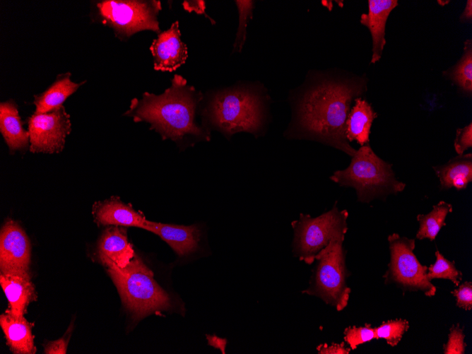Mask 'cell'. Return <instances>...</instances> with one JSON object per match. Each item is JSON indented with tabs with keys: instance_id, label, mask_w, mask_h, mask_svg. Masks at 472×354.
Returning a JSON list of instances; mask_svg holds the SVG:
<instances>
[{
	"instance_id": "cell-1",
	"label": "cell",
	"mask_w": 472,
	"mask_h": 354,
	"mask_svg": "<svg viewBox=\"0 0 472 354\" xmlns=\"http://www.w3.org/2000/svg\"><path fill=\"white\" fill-rule=\"evenodd\" d=\"M362 89L353 81L328 79L307 88L293 102L288 136L317 141L352 157L356 150L346 138V122Z\"/></svg>"
},
{
	"instance_id": "cell-2",
	"label": "cell",
	"mask_w": 472,
	"mask_h": 354,
	"mask_svg": "<svg viewBox=\"0 0 472 354\" xmlns=\"http://www.w3.org/2000/svg\"><path fill=\"white\" fill-rule=\"evenodd\" d=\"M201 93L188 85L181 76L175 75L171 86L161 95L145 92L142 98H134L125 115L135 122H146L163 138L180 140L185 137L209 139L194 121L195 110Z\"/></svg>"
},
{
	"instance_id": "cell-3",
	"label": "cell",
	"mask_w": 472,
	"mask_h": 354,
	"mask_svg": "<svg viewBox=\"0 0 472 354\" xmlns=\"http://www.w3.org/2000/svg\"><path fill=\"white\" fill-rule=\"evenodd\" d=\"M330 179L341 187L355 189L358 200L362 203L385 199L406 187L405 183L396 179L391 165L377 156L368 143L356 151L349 165L335 171Z\"/></svg>"
},
{
	"instance_id": "cell-4",
	"label": "cell",
	"mask_w": 472,
	"mask_h": 354,
	"mask_svg": "<svg viewBox=\"0 0 472 354\" xmlns=\"http://www.w3.org/2000/svg\"><path fill=\"white\" fill-rule=\"evenodd\" d=\"M123 303L136 318L170 306L167 294L159 286L153 272L136 255L124 269L107 267Z\"/></svg>"
},
{
	"instance_id": "cell-5",
	"label": "cell",
	"mask_w": 472,
	"mask_h": 354,
	"mask_svg": "<svg viewBox=\"0 0 472 354\" xmlns=\"http://www.w3.org/2000/svg\"><path fill=\"white\" fill-rule=\"evenodd\" d=\"M261 98L247 88L227 89L216 93L208 107L212 124L223 133L256 134L264 124V110Z\"/></svg>"
},
{
	"instance_id": "cell-6",
	"label": "cell",
	"mask_w": 472,
	"mask_h": 354,
	"mask_svg": "<svg viewBox=\"0 0 472 354\" xmlns=\"http://www.w3.org/2000/svg\"><path fill=\"white\" fill-rule=\"evenodd\" d=\"M348 217L347 210H339L336 202L329 211L315 218L300 213L299 218L291 223L294 255L300 261L312 264L331 242L345 239Z\"/></svg>"
},
{
	"instance_id": "cell-7",
	"label": "cell",
	"mask_w": 472,
	"mask_h": 354,
	"mask_svg": "<svg viewBox=\"0 0 472 354\" xmlns=\"http://www.w3.org/2000/svg\"><path fill=\"white\" fill-rule=\"evenodd\" d=\"M344 240L331 242L316 256L318 262L308 289L303 291L315 295L338 311L343 310L348 305L350 288L347 286L348 275L345 263Z\"/></svg>"
},
{
	"instance_id": "cell-8",
	"label": "cell",
	"mask_w": 472,
	"mask_h": 354,
	"mask_svg": "<svg viewBox=\"0 0 472 354\" xmlns=\"http://www.w3.org/2000/svg\"><path fill=\"white\" fill-rule=\"evenodd\" d=\"M160 10V1L105 0L95 4L96 18L121 40L145 30L159 33Z\"/></svg>"
},
{
	"instance_id": "cell-9",
	"label": "cell",
	"mask_w": 472,
	"mask_h": 354,
	"mask_svg": "<svg viewBox=\"0 0 472 354\" xmlns=\"http://www.w3.org/2000/svg\"><path fill=\"white\" fill-rule=\"evenodd\" d=\"M388 242L390 261L383 276L386 282L394 283L406 290L434 296L436 287L427 278V267L420 263L413 252L415 240L392 233L388 236Z\"/></svg>"
},
{
	"instance_id": "cell-10",
	"label": "cell",
	"mask_w": 472,
	"mask_h": 354,
	"mask_svg": "<svg viewBox=\"0 0 472 354\" xmlns=\"http://www.w3.org/2000/svg\"><path fill=\"white\" fill-rule=\"evenodd\" d=\"M30 151L33 153H58L71 131L70 116L61 105L46 113H34L28 119Z\"/></svg>"
},
{
	"instance_id": "cell-11",
	"label": "cell",
	"mask_w": 472,
	"mask_h": 354,
	"mask_svg": "<svg viewBox=\"0 0 472 354\" xmlns=\"http://www.w3.org/2000/svg\"><path fill=\"white\" fill-rule=\"evenodd\" d=\"M30 240L19 223L5 222L0 232V270L28 271L30 263Z\"/></svg>"
},
{
	"instance_id": "cell-12",
	"label": "cell",
	"mask_w": 472,
	"mask_h": 354,
	"mask_svg": "<svg viewBox=\"0 0 472 354\" xmlns=\"http://www.w3.org/2000/svg\"><path fill=\"white\" fill-rule=\"evenodd\" d=\"M180 36L179 23L176 21L153 40L150 49L154 59L155 70L173 71L185 63L187 47Z\"/></svg>"
},
{
	"instance_id": "cell-13",
	"label": "cell",
	"mask_w": 472,
	"mask_h": 354,
	"mask_svg": "<svg viewBox=\"0 0 472 354\" xmlns=\"http://www.w3.org/2000/svg\"><path fill=\"white\" fill-rule=\"evenodd\" d=\"M98 254L107 267L124 269L136 256L129 242L126 230L122 226L112 225L106 228L98 243Z\"/></svg>"
},
{
	"instance_id": "cell-14",
	"label": "cell",
	"mask_w": 472,
	"mask_h": 354,
	"mask_svg": "<svg viewBox=\"0 0 472 354\" xmlns=\"http://www.w3.org/2000/svg\"><path fill=\"white\" fill-rule=\"evenodd\" d=\"M0 283L8 302L6 313L17 317H23L27 306L35 297L28 271H1Z\"/></svg>"
},
{
	"instance_id": "cell-15",
	"label": "cell",
	"mask_w": 472,
	"mask_h": 354,
	"mask_svg": "<svg viewBox=\"0 0 472 354\" xmlns=\"http://www.w3.org/2000/svg\"><path fill=\"white\" fill-rule=\"evenodd\" d=\"M397 5V0H369L368 13L360 16V23L369 29L372 36L371 64H375L381 59L386 43V22L391 11Z\"/></svg>"
},
{
	"instance_id": "cell-16",
	"label": "cell",
	"mask_w": 472,
	"mask_h": 354,
	"mask_svg": "<svg viewBox=\"0 0 472 354\" xmlns=\"http://www.w3.org/2000/svg\"><path fill=\"white\" fill-rule=\"evenodd\" d=\"M143 228L160 236L179 256L194 251L200 240V231L196 225L165 224L146 220Z\"/></svg>"
},
{
	"instance_id": "cell-17",
	"label": "cell",
	"mask_w": 472,
	"mask_h": 354,
	"mask_svg": "<svg viewBox=\"0 0 472 354\" xmlns=\"http://www.w3.org/2000/svg\"><path fill=\"white\" fill-rule=\"evenodd\" d=\"M93 213L95 222L102 225L133 226L143 228L144 216L117 197L95 203Z\"/></svg>"
},
{
	"instance_id": "cell-18",
	"label": "cell",
	"mask_w": 472,
	"mask_h": 354,
	"mask_svg": "<svg viewBox=\"0 0 472 354\" xmlns=\"http://www.w3.org/2000/svg\"><path fill=\"white\" fill-rule=\"evenodd\" d=\"M0 131L10 151L30 148V134L23 128L18 108L13 100L1 102Z\"/></svg>"
},
{
	"instance_id": "cell-19",
	"label": "cell",
	"mask_w": 472,
	"mask_h": 354,
	"mask_svg": "<svg viewBox=\"0 0 472 354\" xmlns=\"http://www.w3.org/2000/svg\"><path fill=\"white\" fill-rule=\"evenodd\" d=\"M441 189H464L472 181V155H458L447 163L432 167Z\"/></svg>"
},
{
	"instance_id": "cell-20",
	"label": "cell",
	"mask_w": 472,
	"mask_h": 354,
	"mask_svg": "<svg viewBox=\"0 0 472 354\" xmlns=\"http://www.w3.org/2000/svg\"><path fill=\"white\" fill-rule=\"evenodd\" d=\"M0 324L13 353H35L31 325L24 317H17L8 313L2 314L0 317Z\"/></svg>"
},
{
	"instance_id": "cell-21",
	"label": "cell",
	"mask_w": 472,
	"mask_h": 354,
	"mask_svg": "<svg viewBox=\"0 0 472 354\" xmlns=\"http://www.w3.org/2000/svg\"><path fill=\"white\" fill-rule=\"evenodd\" d=\"M377 117L370 104L360 98H356L346 122V136L348 142L355 141L361 146L368 143L370 128Z\"/></svg>"
},
{
	"instance_id": "cell-22",
	"label": "cell",
	"mask_w": 472,
	"mask_h": 354,
	"mask_svg": "<svg viewBox=\"0 0 472 354\" xmlns=\"http://www.w3.org/2000/svg\"><path fill=\"white\" fill-rule=\"evenodd\" d=\"M71 75L70 73L58 75L54 82L43 93L35 95V113H46L61 106L69 96L85 83V81L73 82Z\"/></svg>"
},
{
	"instance_id": "cell-23",
	"label": "cell",
	"mask_w": 472,
	"mask_h": 354,
	"mask_svg": "<svg viewBox=\"0 0 472 354\" xmlns=\"http://www.w3.org/2000/svg\"><path fill=\"white\" fill-rule=\"evenodd\" d=\"M452 211V206L444 201H440L433 206L432 210L427 214H418L416 217L420 227L416 234L418 240H435L441 228L446 225L445 219L449 213Z\"/></svg>"
},
{
	"instance_id": "cell-24",
	"label": "cell",
	"mask_w": 472,
	"mask_h": 354,
	"mask_svg": "<svg viewBox=\"0 0 472 354\" xmlns=\"http://www.w3.org/2000/svg\"><path fill=\"white\" fill-rule=\"evenodd\" d=\"M447 76L453 81L463 92L472 93V42L467 40L464 43V54L457 64L446 71Z\"/></svg>"
},
{
	"instance_id": "cell-25",
	"label": "cell",
	"mask_w": 472,
	"mask_h": 354,
	"mask_svg": "<svg viewBox=\"0 0 472 354\" xmlns=\"http://www.w3.org/2000/svg\"><path fill=\"white\" fill-rule=\"evenodd\" d=\"M436 261L427 267V278L430 281L434 278L448 279L455 285H459L462 273L455 266L454 262L449 261L437 250L435 252Z\"/></svg>"
},
{
	"instance_id": "cell-26",
	"label": "cell",
	"mask_w": 472,
	"mask_h": 354,
	"mask_svg": "<svg viewBox=\"0 0 472 354\" xmlns=\"http://www.w3.org/2000/svg\"><path fill=\"white\" fill-rule=\"evenodd\" d=\"M409 329L406 319H397L382 322L375 327L377 339L384 338L391 347L396 346L401 340L404 333Z\"/></svg>"
},
{
	"instance_id": "cell-27",
	"label": "cell",
	"mask_w": 472,
	"mask_h": 354,
	"mask_svg": "<svg viewBox=\"0 0 472 354\" xmlns=\"http://www.w3.org/2000/svg\"><path fill=\"white\" fill-rule=\"evenodd\" d=\"M239 11V26L234 44V51L240 52L246 40V28L249 19L252 18L254 1H235Z\"/></svg>"
},
{
	"instance_id": "cell-28",
	"label": "cell",
	"mask_w": 472,
	"mask_h": 354,
	"mask_svg": "<svg viewBox=\"0 0 472 354\" xmlns=\"http://www.w3.org/2000/svg\"><path fill=\"white\" fill-rule=\"evenodd\" d=\"M343 334L344 341L351 350H355L360 344L377 339L375 328L372 327L370 324L360 327L348 326L344 330Z\"/></svg>"
},
{
	"instance_id": "cell-29",
	"label": "cell",
	"mask_w": 472,
	"mask_h": 354,
	"mask_svg": "<svg viewBox=\"0 0 472 354\" xmlns=\"http://www.w3.org/2000/svg\"><path fill=\"white\" fill-rule=\"evenodd\" d=\"M464 330L459 324H454L449 329L448 341L444 344V354H464L466 344L464 342Z\"/></svg>"
},
{
	"instance_id": "cell-30",
	"label": "cell",
	"mask_w": 472,
	"mask_h": 354,
	"mask_svg": "<svg viewBox=\"0 0 472 354\" xmlns=\"http://www.w3.org/2000/svg\"><path fill=\"white\" fill-rule=\"evenodd\" d=\"M451 293L456 298L457 307L465 310L472 308V283L466 281L461 284L458 288L454 290Z\"/></svg>"
},
{
	"instance_id": "cell-31",
	"label": "cell",
	"mask_w": 472,
	"mask_h": 354,
	"mask_svg": "<svg viewBox=\"0 0 472 354\" xmlns=\"http://www.w3.org/2000/svg\"><path fill=\"white\" fill-rule=\"evenodd\" d=\"M454 146L458 155L464 154L466 150L472 146L471 122L464 128H459L456 130Z\"/></svg>"
},
{
	"instance_id": "cell-32",
	"label": "cell",
	"mask_w": 472,
	"mask_h": 354,
	"mask_svg": "<svg viewBox=\"0 0 472 354\" xmlns=\"http://www.w3.org/2000/svg\"><path fill=\"white\" fill-rule=\"evenodd\" d=\"M318 353L320 354H348L350 348H346L345 343H332L331 346L326 343L320 344L317 347Z\"/></svg>"
},
{
	"instance_id": "cell-33",
	"label": "cell",
	"mask_w": 472,
	"mask_h": 354,
	"mask_svg": "<svg viewBox=\"0 0 472 354\" xmlns=\"http://www.w3.org/2000/svg\"><path fill=\"white\" fill-rule=\"evenodd\" d=\"M67 341L64 338L49 342L45 348L46 354H65L66 353Z\"/></svg>"
},
{
	"instance_id": "cell-34",
	"label": "cell",
	"mask_w": 472,
	"mask_h": 354,
	"mask_svg": "<svg viewBox=\"0 0 472 354\" xmlns=\"http://www.w3.org/2000/svg\"><path fill=\"white\" fill-rule=\"evenodd\" d=\"M183 6L189 12L195 11L198 14H205L204 1H184Z\"/></svg>"
},
{
	"instance_id": "cell-35",
	"label": "cell",
	"mask_w": 472,
	"mask_h": 354,
	"mask_svg": "<svg viewBox=\"0 0 472 354\" xmlns=\"http://www.w3.org/2000/svg\"><path fill=\"white\" fill-rule=\"evenodd\" d=\"M460 20L461 22L471 21L472 19V1L468 0L466 1V7L460 16Z\"/></svg>"
}]
</instances>
